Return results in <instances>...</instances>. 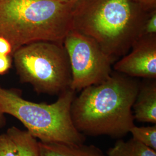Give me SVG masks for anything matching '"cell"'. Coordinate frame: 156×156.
Masks as SVG:
<instances>
[{"label": "cell", "mask_w": 156, "mask_h": 156, "mask_svg": "<svg viewBox=\"0 0 156 156\" xmlns=\"http://www.w3.org/2000/svg\"><path fill=\"white\" fill-rule=\"evenodd\" d=\"M62 2H76L77 0H58Z\"/></svg>", "instance_id": "obj_18"}, {"label": "cell", "mask_w": 156, "mask_h": 156, "mask_svg": "<svg viewBox=\"0 0 156 156\" xmlns=\"http://www.w3.org/2000/svg\"><path fill=\"white\" fill-rule=\"evenodd\" d=\"M12 58L22 83L38 94L59 95L70 89L72 73L63 44L38 41L15 50Z\"/></svg>", "instance_id": "obj_5"}, {"label": "cell", "mask_w": 156, "mask_h": 156, "mask_svg": "<svg viewBox=\"0 0 156 156\" xmlns=\"http://www.w3.org/2000/svg\"><path fill=\"white\" fill-rule=\"evenodd\" d=\"M134 140L156 151V125L147 127H138L134 125L129 129Z\"/></svg>", "instance_id": "obj_12"}, {"label": "cell", "mask_w": 156, "mask_h": 156, "mask_svg": "<svg viewBox=\"0 0 156 156\" xmlns=\"http://www.w3.org/2000/svg\"><path fill=\"white\" fill-rule=\"evenodd\" d=\"M40 156H107L94 145L38 141Z\"/></svg>", "instance_id": "obj_9"}, {"label": "cell", "mask_w": 156, "mask_h": 156, "mask_svg": "<svg viewBox=\"0 0 156 156\" xmlns=\"http://www.w3.org/2000/svg\"><path fill=\"white\" fill-rule=\"evenodd\" d=\"M147 11L156 9V0H134Z\"/></svg>", "instance_id": "obj_17"}, {"label": "cell", "mask_w": 156, "mask_h": 156, "mask_svg": "<svg viewBox=\"0 0 156 156\" xmlns=\"http://www.w3.org/2000/svg\"><path fill=\"white\" fill-rule=\"evenodd\" d=\"M132 109L134 120L156 124V79H147L140 83Z\"/></svg>", "instance_id": "obj_8"}, {"label": "cell", "mask_w": 156, "mask_h": 156, "mask_svg": "<svg viewBox=\"0 0 156 156\" xmlns=\"http://www.w3.org/2000/svg\"><path fill=\"white\" fill-rule=\"evenodd\" d=\"M129 51L113 63V70L131 78L156 79V34L140 36Z\"/></svg>", "instance_id": "obj_7"}, {"label": "cell", "mask_w": 156, "mask_h": 156, "mask_svg": "<svg viewBox=\"0 0 156 156\" xmlns=\"http://www.w3.org/2000/svg\"><path fill=\"white\" fill-rule=\"evenodd\" d=\"M72 73L70 89L80 91L110 77L115 61L96 41L72 28L63 41Z\"/></svg>", "instance_id": "obj_6"}, {"label": "cell", "mask_w": 156, "mask_h": 156, "mask_svg": "<svg viewBox=\"0 0 156 156\" xmlns=\"http://www.w3.org/2000/svg\"><path fill=\"white\" fill-rule=\"evenodd\" d=\"M0 156H19L16 145L6 133L0 135Z\"/></svg>", "instance_id": "obj_13"}, {"label": "cell", "mask_w": 156, "mask_h": 156, "mask_svg": "<svg viewBox=\"0 0 156 156\" xmlns=\"http://www.w3.org/2000/svg\"><path fill=\"white\" fill-rule=\"evenodd\" d=\"M75 2L0 0V37L11 44L12 53L34 42L63 44L73 28L72 10Z\"/></svg>", "instance_id": "obj_3"}, {"label": "cell", "mask_w": 156, "mask_h": 156, "mask_svg": "<svg viewBox=\"0 0 156 156\" xmlns=\"http://www.w3.org/2000/svg\"><path fill=\"white\" fill-rule=\"evenodd\" d=\"M6 133L16 145L19 156H40L38 141L28 131L13 126Z\"/></svg>", "instance_id": "obj_10"}, {"label": "cell", "mask_w": 156, "mask_h": 156, "mask_svg": "<svg viewBox=\"0 0 156 156\" xmlns=\"http://www.w3.org/2000/svg\"><path fill=\"white\" fill-rule=\"evenodd\" d=\"M151 12L134 0H77L72 27L94 39L115 62L141 36Z\"/></svg>", "instance_id": "obj_2"}, {"label": "cell", "mask_w": 156, "mask_h": 156, "mask_svg": "<svg viewBox=\"0 0 156 156\" xmlns=\"http://www.w3.org/2000/svg\"><path fill=\"white\" fill-rule=\"evenodd\" d=\"M75 93L69 89L59 95L56 102L48 104L26 100L20 90L0 86V127L5 125L4 115L8 114L41 142L83 144L84 135L74 126L71 115Z\"/></svg>", "instance_id": "obj_4"}, {"label": "cell", "mask_w": 156, "mask_h": 156, "mask_svg": "<svg viewBox=\"0 0 156 156\" xmlns=\"http://www.w3.org/2000/svg\"><path fill=\"white\" fill-rule=\"evenodd\" d=\"M13 62L12 55L0 56V75H4L11 68Z\"/></svg>", "instance_id": "obj_15"}, {"label": "cell", "mask_w": 156, "mask_h": 156, "mask_svg": "<svg viewBox=\"0 0 156 156\" xmlns=\"http://www.w3.org/2000/svg\"><path fill=\"white\" fill-rule=\"evenodd\" d=\"M156 34V9L151 11L144 24L142 35Z\"/></svg>", "instance_id": "obj_14"}, {"label": "cell", "mask_w": 156, "mask_h": 156, "mask_svg": "<svg viewBox=\"0 0 156 156\" xmlns=\"http://www.w3.org/2000/svg\"><path fill=\"white\" fill-rule=\"evenodd\" d=\"M107 156H156V151L131 138L119 140L107 151Z\"/></svg>", "instance_id": "obj_11"}, {"label": "cell", "mask_w": 156, "mask_h": 156, "mask_svg": "<svg viewBox=\"0 0 156 156\" xmlns=\"http://www.w3.org/2000/svg\"><path fill=\"white\" fill-rule=\"evenodd\" d=\"M12 49L11 44L5 38L0 37V56L12 55Z\"/></svg>", "instance_id": "obj_16"}, {"label": "cell", "mask_w": 156, "mask_h": 156, "mask_svg": "<svg viewBox=\"0 0 156 156\" xmlns=\"http://www.w3.org/2000/svg\"><path fill=\"white\" fill-rule=\"evenodd\" d=\"M139 86L133 78L112 72L105 81L82 90L71 107L74 126L84 135L122 138L135 125L132 108Z\"/></svg>", "instance_id": "obj_1"}]
</instances>
